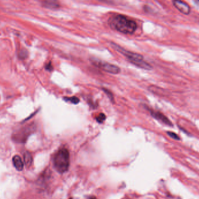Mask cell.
<instances>
[{
  "instance_id": "cell-1",
  "label": "cell",
  "mask_w": 199,
  "mask_h": 199,
  "mask_svg": "<svg viewBox=\"0 0 199 199\" xmlns=\"http://www.w3.org/2000/svg\"><path fill=\"white\" fill-rule=\"evenodd\" d=\"M108 24L112 29L125 34H132L137 29V24L135 21L120 14L111 17L108 20Z\"/></svg>"
},
{
  "instance_id": "cell-2",
  "label": "cell",
  "mask_w": 199,
  "mask_h": 199,
  "mask_svg": "<svg viewBox=\"0 0 199 199\" xmlns=\"http://www.w3.org/2000/svg\"><path fill=\"white\" fill-rule=\"evenodd\" d=\"M111 45L117 51L127 57L129 61L135 65L136 66L147 70H150L152 69V65L144 61L143 55H140L138 53L127 50L114 43H112Z\"/></svg>"
},
{
  "instance_id": "cell-3",
  "label": "cell",
  "mask_w": 199,
  "mask_h": 199,
  "mask_svg": "<svg viewBox=\"0 0 199 199\" xmlns=\"http://www.w3.org/2000/svg\"><path fill=\"white\" fill-rule=\"evenodd\" d=\"M53 164L56 170L59 174L68 171L70 165V155L68 149L60 148L53 157Z\"/></svg>"
},
{
  "instance_id": "cell-4",
  "label": "cell",
  "mask_w": 199,
  "mask_h": 199,
  "mask_svg": "<svg viewBox=\"0 0 199 199\" xmlns=\"http://www.w3.org/2000/svg\"><path fill=\"white\" fill-rule=\"evenodd\" d=\"M90 61L96 67H97L106 72L112 74H117L121 72L120 68L114 64L108 63L107 62L103 61L96 58H92L90 59Z\"/></svg>"
},
{
  "instance_id": "cell-5",
  "label": "cell",
  "mask_w": 199,
  "mask_h": 199,
  "mask_svg": "<svg viewBox=\"0 0 199 199\" xmlns=\"http://www.w3.org/2000/svg\"><path fill=\"white\" fill-rule=\"evenodd\" d=\"M150 113L152 114V117L156 119H157V120L161 122L162 123L167 124L168 126H172L173 124L172 122L170 121L168 118L165 116V115L162 114L160 112H157V111H154V110H150Z\"/></svg>"
},
{
  "instance_id": "cell-6",
  "label": "cell",
  "mask_w": 199,
  "mask_h": 199,
  "mask_svg": "<svg viewBox=\"0 0 199 199\" xmlns=\"http://www.w3.org/2000/svg\"><path fill=\"white\" fill-rule=\"evenodd\" d=\"M173 4L176 8L178 9V10L181 13L185 15H188L191 12V8L189 5L185 2L181 1H173Z\"/></svg>"
},
{
  "instance_id": "cell-7",
  "label": "cell",
  "mask_w": 199,
  "mask_h": 199,
  "mask_svg": "<svg viewBox=\"0 0 199 199\" xmlns=\"http://www.w3.org/2000/svg\"><path fill=\"white\" fill-rule=\"evenodd\" d=\"M31 130H32V128L29 127L23 128L19 132V133H17L15 136V137H16L15 139H17V141H23V139H24L23 137L25 136V137H27V136H28V133H30Z\"/></svg>"
},
{
  "instance_id": "cell-8",
  "label": "cell",
  "mask_w": 199,
  "mask_h": 199,
  "mask_svg": "<svg viewBox=\"0 0 199 199\" xmlns=\"http://www.w3.org/2000/svg\"><path fill=\"white\" fill-rule=\"evenodd\" d=\"M13 164L15 168L19 171H21L23 168V162L21 158L19 155H15L13 157Z\"/></svg>"
},
{
  "instance_id": "cell-9",
  "label": "cell",
  "mask_w": 199,
  "mask_h": 199,
  "mask_svg": "<svg viewBox=\"0 0 199 199\" xmlns=\"http://www.w3.org/2000/svg\"><path fill=\"white\" fill-rule=\"evenodd\" d=\"M23 160L26 166L27 167H30L32 164V162H33V158L31 155V154L29 152L26 151L23 154Z\"/></svg>"
},
{
  "instance_id": "cell-10",
  "label": "cell",
  "mask_w": 199,
  "mask_h": 199,
  "mask_svg": "<svg viewBox=\"0 0 199 199\" xmlns=\"http://www.w3.org/2000/svg\"><path fill=\"white\" fill-rule=\"evenodd\" d=\"M42 5L48 8L56 9L59 7V4L55 1H44L42 3Z\"/></svg>"
},
{
  "instance_id": "cell-11",
  "label": "cell",
  "mask_w": 199,
  "mask_h": 199,
  "mask_svg": "<svg viewBox=\"0 0 199 199\" xmlns=\"http://www.w3.org/2000/svg\"><path fill=\"white\" fill-rule=\"evenodd\" d=\"M64 99L66 102H69L73 104H77L80 101L79 99L76 97H64Z\"/></svg>"
},
{
  "instance_id": "cell-12",
  "label": "cell",
  "mask_w": 199,
  "mask_h": 199,
  "mask_svg": "<svg viewBox=\"0 0 199 199\" xmlns=\"http://www.w3.org/2000/svg\"><path fill=\"white\" fill-rule=\"evenodd\" d=\"M106 116L104 113H100L98 114L97 117L96 118V120H97L98 123H102L106 120Z\"/></svg>"
},
{
  "instance_id": "cell-13",
  "label": "cell",
  "mask_w": 199,
  "mask_h": 199,
  "mask_svg": "<svg viewBox=\"0 0 199 199\" xmlns=\"http://www.w3.org/2000/svg\"><path fill=\"white\" fill-rule=\"evenodd\" d=\"M167 134L170 136V137H171L172 139H173L174 140H180V137H179L178 134H177L176 133H175L174 132L172 131H168Z\"/></svg>"
},
{
  "instance_id": "cell-14",
  "label": "cell",
  "mask_w": 199,
  "mask_h": 199,
  "mask_svg": "<svg viewBox=\"0 0 199 199\" xmlns=\"http://www.w3.org/2000/svg\"><path fill=\"white\" fill-rule=\"evenodd\" d=\"M102 90H103V91H104V92H106V94H107V95H108V96L109 97H110V99H113V96H112V94L111 93V92H109V91H108V90L104 89V88H103V89H102Z\"/></svg>"
},
{
  "instance_id": "cell-15",
  "label": "cell",
  "mask_w": 199,
  "mask_h": 199,
  "mask_svg": "<svg viewBox=\"0 0 199 199\" xmlns=\"http://www.w3.org/2000/svg\"><path fill=\"white\" fill-rule=\"evenodd\" d=\"M52 66L51 65V63H49L48 64H47L46 66V69L48 70V71H51L52 70Z\"/></svg>"
},
{
  "instance_id": "cell-16",
  "label": "cell",
  "mask_w": 199,
  "mask_h": 199,
  "mask_svg": "<svg viewBox=\"0 0 199 199\" xmlns=\"http://www.w3.org/2000/svg\"><path fill=\"white\" fill-rule=\"evenodd\" d=\"M89 199H97L96 197H91Z\"/></svg>"
},
{
  "instance_id": "cell-17",
  "label": "cell",
  "mask_w": 199,
  "mask_h": 199,
  "mask_svg": "<svg viewBox=\"0 0 199 199\" xmlns=\"http://www.w3.org/2000/svg\"></svg>"
}]
</instances>
